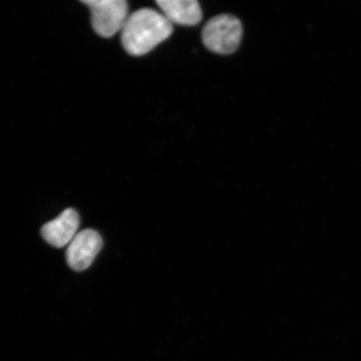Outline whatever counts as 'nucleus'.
<instances>
[{
  "instance_id": "obj_1",
  "label": "nucleus",
  "mask_w": 361,
  "mask_h": 361,
  "mask_svg": "<svg viewBox=\"0 0 361 361\" xmlns=\"http://www.w3.org/2000/svg\"><path fill=\"white\" fill-rule=\"evenodd\" d=\"M173 33V24L152 8H142L129 16L121 30V42L130 55L140 56L152 51Z\"/></svg>"
},
{
  "instance_id": "obj_2",
  "label": "nucleus",
  "mask_w": 361,
  "mask_h": 361,
  "mask_svg": "<svg viewBox=\"0 0 361 361\" xmlns=\"http://www.w3.org/2000/svg\"><path fill=\"white\" fill-rule=\"evenodd\" d=\"M243 35L241 22L235 16L221 15L213 18L202 30L205 47L214 53L228 55L236 51Z\"/></svg>"
},
{
  "instance_id": "obj_3",
  "label": "nucleus",
  "mask_w": 361,
  "mask_h": 361,
  "mask_svg": "<svg viewBox=\"0 0 361 361\" xmlns=\"http://www.w3.org/2000/svg\"><path fill=\"white\" fill-rule=\"evenodd\" d=\"M92 13L93 29L104 38L123 30L128 20V6L124 0H85Z\"/></svg>"
},
{
  "instance_id": "obj_4",
  "label": "nucleus",
  "mask_w": 361,
  "mask_h": 361,
  "mask_svg": "<svg viewBox=\"0 0 361 361\" xmlns=\"http://www.w3.org/2000/svg\"><path fill=\"white\" fill-rule=\"evenodd\" d=\"M102 238L93 229H85L76 234L66 252L68 265L78 272L87 269L101 251Z\"/></svg>"
},
{
  "instance_id": "obj_5",
  "label": "nucleus",
  "mask_w": 361,
  "mask_h": 361,
  "mask_svg": "<svg viewBox=\"0 0 361 361\" xmlns=\"http://www.w3.org/2000/svg\"><path fill=\"white\" fill-rule=\"evenodd\" d=\"M80 227V218L78 212L68 209L57 216L56 219L45 224L42 235L49 245L60 248L70 245L78 234Z\"/></svg>"
},
{
  "instance_id": "obj_6",
  "label": "nucleus",
  "mask_w": 361,
  "mask_h": 361,
  "mask_svg": "<svg viewBox=\"0 0 361 361\" xmlns=\"http://www.w3.org/2000/svg\"><path fill=\"white\" fill-rule=\"evenodd\" d=\"M162 15L171 24L195 25L202 20V10L196 0H158Z\"/></svg>"
}]
</instances>
